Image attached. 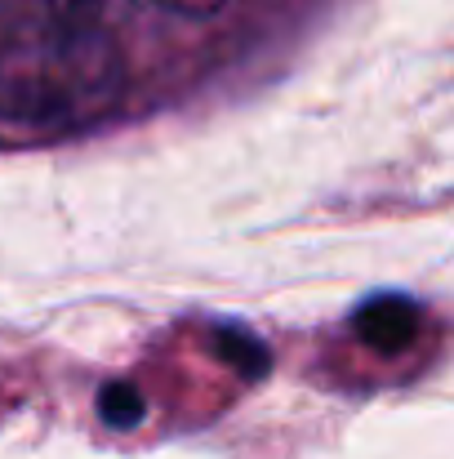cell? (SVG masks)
Segmentation results:
<instances>
[{"instance_id":"obj_4","label":"cell","mask_w":454,"mask_h":459,"mask_svg":"<svg viewBox=\"0 0 454 459\" xmlns=\"http://www.w3.org/2000/svg\"><path fill=\"white\" fill-rule=\"evenodd\" d=\"M130 0H45V13L63 18V22H99V27H112L121 18Z\"/></svg>"},{"instance_id":"obj_3","label":"cell","mask_w":454,"mask_h":459,"mask_svg":"<svg viewBox=\"0 0 454 459\" xmlns=\"http://www.w3.org/2000/svg\"><path fill=\"white\" fill-rule=\"evenodd\" d=\"M99 415L112 424V429H134L143 420V393L134 384H107L99 393Z\"/></svg>"},{"instance_id":"obj_2","label":"cell","mask_w":454,"mask_h":459,"mask_svg":"<svg viewBox=\"0 0 454 459\" xmlns=\"http://www.w3.org/2000/svg\"><path fill=\"white\" fill-rule=\"evenodd\" d=\"M419 325H424V307L415 304L410 295H374V299H365L356 307V316H352L356 339L370 352H383V357L406 352L419 339Z\"/></svg>"},{"instance_id":"obj_5","label":"cell","mask_w":454,"mask_h":459,"mask_svg":"<svg viewBox=\"0 0 454 459\" xmlns=\"http://www.w3.org/2000/svg\"><path fill=\"white\" fill-rule=\"evenodd\" d=\"M165 9H174V13H183V18H210V13H218L227 0H160Z\"/></svg>"},{"instance_id":"obj_1","label":"cell","mask_w":454,"mask_h":459,"mask_svg":"<svg viewBox=\"0 0 454 459\" xmlns=\"http://www.w3.org/2000/svg\"><path fill=\"white\" fill-rule=\"evenodd\" d=\"M125 94V54L112 27L54 13L0 36V130L72 134L99 126Z\"/></svg>"}]
</instances>
